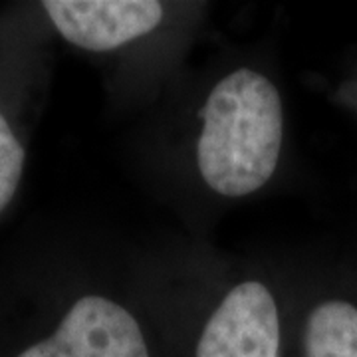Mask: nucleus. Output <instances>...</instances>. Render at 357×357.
<instances>
[{
    "label": "nucleus",
    "mask_w": 357,
    "mask_h": 357,
    "mask_svg": "<svg viewBox=\"0 0 357 357\" xmlns=\"http://www.w3.org/2000/svg\"><path fill=\"white\" fill-rule=\"evenodd\" d=\"M284 137L276 86L241 68L220 79L204 107L197 161L204 183L222 197H246L274 175Z\"/></svg>",
    "instance_id": "obj_1"
},
{
    "label": "nucleus",
    "mask_w": 357,
    "mask_h": 357,
    "mask_svg": "<svg viewBox=\"0 0 357 357\" xmlns=\"http://www.w3.org/2000/svg\"><path fill=\"white\" fill-rule=\"evenodd\" d=\"M16 357H149L139 324L103 296H84L56 332Z\"/></svg>",
    "instance_id": "obj_2"
},
{
    "label": "nucleus",
    "mask_w": 357,
    "mask_h": 357,
    "mask_svg": "<svg viewBox=\"0 0 357 357\" xmlns=\"http://www.w3.org/2000/svg\"><path fill=\"white\" fill-rule=\"evenodd\" d=\"M197 357H280V318L260 282L232 288L204 326Z\"/></svg>",
    "instance_id": "obj_3"
},
{
    "label": "nucleus",
    "mask_w": 357,
    "mask_h": 357,
    "mask_svg": "<svg viewBox=\"0 0 357 357\" xmlns=\"http://www.w3.org/2000/svg\"><path fill=\"white\" fill-rule=\"evenodd\" d=\"M54 28L82 50H115L153 32L163 18L155 0H46Z\"/></svg>",
    "instance_id": "obj_4"
},
{
    "label": "nucleus",
    "mask_w": 357,
    "mask_h": 357,
    "mask_svg": "<svg viewBox=\"0 0 357 357\" xmlns=\"http://www.w3.org/2000/svg\"><path fill=\"white\" fill-rule=\"evenodd\" d=\"M306 357H357V307L326 302L307 318Z\"/></svg>",
    "instance_id": "obj_5"
},
{
    "label": "nucleus",
    "mask_w": 357,
    "mask_h": 357,
    "mask_svg": "<svg viewBox=\"0 0 357 357\" xmlns=\"http://www.w3.org/2000/svg\"><path fill=\"white\" fill-rule=\"evenodd\" d=\"M24 163V145L14 133L10 121L0 112V215L6 211L18 191Z\"/></svg>",
    "instance_id": "obj_6"
}]
</instances>
